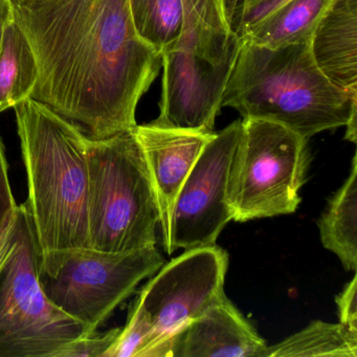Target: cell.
I'll list each match as a JSON object with an SVG mask.
<instances>
[{
  "instance_id": "cell-25",
  "label": "cell",
  "mask_w": 357,
  "mask_h": 357,
  "mask_svg": "<svg viewBox=\"0 0 357 357\" xmlns=\"http://www.w3.org/2000/svg\"><path fill=\"white\" fill-rule=\"evenodd\" d=\"M8 170L9 167L6 158L5 149L0 139V223L7 216L8 213L17 206L12 193Z\"/></svg>"
},
{
  "instance_id": "cell-4",
  "label": "cell",
  "mask_w": 357,
  "mask_h": 357,
  "mask_svg": "<svg viewBox=\"0 0 357 357\" xmlns=\"http://www.w3.org/2000/svg\"><path fill=\"white\" fill-rule=\"evenodd\" d=\"M89 243L127 252L156 245L160 211L133 130L86 142Z\"/></svg>"
},
{
  "instance_id": "cell-12",
  "label": "cell",
  "mask_w": 357,
  "mask_h": 357,
  "mask_svg": "<svg viewBox=\"0 0 357 357\" xmlns=\"http://www.w3.org/2000/svg\"><path fill=\"white\" fill-rule=\"evenodd\" d=\"M266 342L227 300L194 319L179 336L177 357H263Z\"/></svg>"
},
{
  "instance_id": "cell-13",
  "label": "cell",
  "mask_w": 357,
  "mask_h": 357,
  "mask_svg": "<svg viewBox=\"0 0 357 357\" xmlns=\"http://www.w3.org/2000/svg\"><path fill=\"white\" fill-rule=\"evenodd\" d=\"M309 47L317 68L333 84L357 91V0H332Z\"/></svg>"
},
{
  "instance_id": "cell-11",
  "label": "cell",
  "mask_w": 357,
  "mask_h": 357,
  "mask_svg": "<svg viewBox=\"0 0 357 357\" xmlns=\"http://www.w3.org/2000/svg\"><path fill=\"white\" fill-rule=\"evenodd\" d=\"M133 133L143 151L155 192L165 245L177 195L215 132L165 128L149 123L137 125Z\"/></svg>"
},
{
  "instance_id": "cell-1",
  "label": "cell",
  "mask_w": 357,
  "mask_h": 357,
  "mask_svg": "<svg viewBox=\"0 0 357 357\" xmlns=\"http://www.w3.org/2000/svg\"><path fill=\"white\" fill-rule=\"evenodd\" d=\"M38 79L31 99L104 139L137 126L139 100L160 74V54L141 38L129 0H11Z\"/></svg>"
},
{
  "instance_id": "cell-24",
  "label": "cell",
  "mask_w": 357,
  "mask_h": 357,
  "mask_svg": "<svg viewBox=\"0 0 357 357\" xmlns=\"http://www.w3.org/2000/svg\"><path fill=\"white\" fill-rule=\"evenodd\" d=\"M18 211L20 206L12 208L0 223V271L5 266L13 252L17 235Z\"/></svg>"
},
{
  "instance_id": "cell-22",
  "label": "cell",
  "mask_w": 357,
  "mask_h": 357,
  "mask_svg": "<svg viewBox=\"0 0 357 357\" xmlns=\"http://www.w3.org/2000/svg\"><path fill=\"white\" fill-rule=\"evenodd\" d=\"M120 330L121 328H114L104 334L95 333L77 338L58 351L56 357H104Z\"/></svg>"
},
{
  "instance_id": "cell-16",
  "label": "cell",
  "mask_w": 357,
  "mask_h": 357,
  "mask_svg": "<svg viewBox=\"0 0 357 357\" xmlns=\"http://www.w3.org/2000/svg\"><path fill=\"white\" fill-rule=\"evenodd\" d=\"M331 3L332 0H290L255 24L241 39L269 49L309 43L319 18Z\"/></svg>"
},
{
  "instance_id": "cell-18",
  "label": "cell",
  "mask_w": 357,
  "mask_h": 357,
  "mask_svg": "<svg viewBox=\"0 0 357 357\" xmlns=\"http://www.w3.org/2000/svg\"><path fill=\"white\" fill-rule=\"evenodd\" d=\"M263 357H357V336L342 324L315 321L273 346Z\"/></svg>"
},
{
  "instance_id": "cell-17",
  "label": "cell",
  "mask_w": 357,
  "mask_h": 357,
  "mask_svg": "<svg viewBox=\"0 0 357 357\" xmlns=\"http://www.w3.org/2000/svg\"><path fill=\"white\" fill-rule=\"evenodd\" d=\"M37 79L34 54L13 17L6 26L0 47V114L30 99Z\"/></svg>"
},
{
  "instance_id": "cell-10",
  "label": "cell",
  "mask_w": 357,
  "mask_h": 357,
  "mask_svg": "<svg viewBox=\"0 0 357 357\" xmlns=\"http://www.w3.org/2000/svg\"><path fill=\"white\" fill-rule=\"evenodd\" d=\"M238 51L211 59L189 50L164 52L160 116L151 124L165 128L215 132L223 91Z\"/></svg>"
},
{
  "instance_id": "cell-15",
  "label": "cell",
  "mask_w": 357,
  "mask_h": 357,
  "mask_svg": "<svg viewBox=\"0 0 357 357\" xmlns=\"http://www.w3.org/2000/svg\"><path fill=\"white\" fill-rule=\"evenodd\" d=\"M324 248L334 252L347 271L357 267V158L350 175L334 194L317 222Z\"/></svg>"
},
{
  "instance_id": "cell-7",
  "label": "cell",
  "mask_w": 357,
  "mask_h": 357,
  "mask_svg": "<svg viewBox=\"0 0 357 357\" xmlns=\"http://www.w3.org/2000/svg\"><path fill=\"white\" fill-rule=\"evenodd\" d=\"M164 264L156 246L127 252L83 248L68 259L56 277L40 275V281L50 300L80 321L85 336H89L133 294L139 282Z\"/></svg>"
},
{
  "instance_id": "cell-19",
  "label": "cell",
  "mask_w": 357,
  "mask_h": 357,
  "mask_svg": "<svg viewBox=\"0 0 357 357\" xmlns=\"http://www.w3.org/2000/svg\"><path fill=\"white\" fill-rule=\"evenodd\" d=\"M137 34L160 56L173 49L183 28L181 0H129Z\"/></svg>"
},
{
  "instance_id": "cell-2",
  "label": "cell",
  "mask_w": 357,
  "mask_h": 357,
  "mask_svg": "<svg viewBox=\"0 0 357 357\" xmlns=\"http://www.w3.org/2000/svg\"><path fill=\"white\" fill-rule=\"evenodd\" d=\"M29 183L26 202L40 275L56 277L72 255L91 248L87 135L34 99L14 107Z\"/></svg>"
},
{
  "instance_id": "cell-14",
  "label": "cell",
  "mask_w": 357,
  "mask_h": 357,
  "mask_svg": "<svg viewBox=\"0 0 357 357\" xmlns=\"http://www.w3.org/2000/svg\"><path fill=\"white\" fill-rule=\"evenodd\" d=\"M181 1L183 33L174 47L212 59H220L239 47L240 39L229 31L225 22L222 0Z\"/></svg>"
},
{
  "instance_id": "cell-23",
  "label": "cell",
  "mask_w": 357,
  "mask_h": 357,
  "mask_svg": "<svg viewBox=\"0 0 357 357\" xmlns=\"http://www.w3.org/2000/svg\"><path fill=\"white\" fill-rule=\"evenodd\" d=\"M357 277L354 275L336 298L340 324L357 336Z\"/></svg>"
},
{
  "instance_id": "cell-20",
  "label": "cell",
  "mask_w": 357,
  "mask_h": 357,
  "mask_svg": "<svg viewBox=\"0 0 357 357\" xmlns=\"http://www.w3.org/2000/svg\"><path fill=\"white\" fill-rule=\"evenodd\" d=\"M104 357H173V352L160 342L153 326L135 301L126 326L121 328Z\"/></svg>"
},
{
  "instance_id": "cell-21",
  "label": "cell",
  "mask_w": 357,
  "mask_h": 357,
  "mask_svg": "<svg viewBox=\"0 0 357 357\" xmlns=\"http://www.w3.org/2000/svg\"><path fill=\"white\" fill-rule=\"evenodd\" d=\"M290 0H222L223 13L229 31L241 39L255 24Z\"/></svg>"
},
{
  "instance_id": "cell-8",
  "label": "cell",
  "mask_w": 357,
  "mask_h": 357,
  "mask_svg": "<svg viewBox=\"0 0 357 357\" xmlns=\"http://www.w3.org/2000/svg\"><path fill=\"white\" fill-rule=\"evenodd\" d=\"M227 267L229 255L216 244L191 248L162 265L144 286L137 302L173 356L189 324L227 298Z\"/></svg>"
},
{
  "instance_id": "cell-6",
  "label": "cell",
  "mask_w": 357,
  "mask_h": 357,
  "mask_svg": "<svg viewBox=\"0 0 357 357\" xmlns=\"http://www.w3.org/2000/svg\"><path fill=\"white\" fill-rule=\"evenodd\" d=\"M83 336L84 326L43 289L34 227L28 206L22 204L15 245L0 271V357H56Z\"/></svg>"
},
{
  "instance_id": "cell-3",
  "label": "cell",
  "mask_w": 357,
  "mask_h": 357,
  "mask_svg": "<svg viewBox=\"0 0 357 357\" xmlns=\"http://www.w3.org/2000/svg\"><path fill=\"white\" fill-rule=\"evenodd\" d=\"M221 106L309 139L357 116V91L333 84L315 64L309 43L269 49L240 39Z\"/></svg>"
},
{
  "instance_id": "cell-26",
  "label": "cell",
  "mask_w": 357,
  "mask_h": 357,
  "mask_svg": "<svg viewBox=\"0 0 357 357\" xmlns=\"http://www.w3.org/2000/svg\"><path fill=\"white\" fill-rule=\"evenodd\" d=\"M13 20L11 0H0V47L3 41L6 26Z\"/></svg>"
},
{
  "instance_id": "cell-5",
  "label": "cell",
  "mask_w": 357,
  "mask_h": 357,
  "mask_svg": "<svg viewBox=\"0 0 357 357\" xmlns=\"http://www.w3.org/2000/svg\"><path fill=\"white\" fill-rule=\"evenodd\" d=\"M309 160L308 139L277 123L243 119L227 183L233 220L296 212Z\"/></svg>"
},
{
  "instance_id": "cell-9",
  "label": "cell",
  "mask_w": 357,
  "mask_h": 357,
  "mask_svg": "<svg viewBox=\"0 0 357 357\" xmlns=\"http://www.w3.org/2000/svg\"><path fill=\"white\" fill-rule=\"evenodd\" d=\"M241 130L242 121L237 120L215 132L190 171L173 206L164 245L168 254L178 248L214 245L225 225L233 220L227 183Z\"/></svg>"
}]
</instances>
